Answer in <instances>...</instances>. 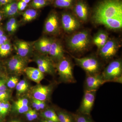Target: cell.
<instances>
[{"label":"cell","instance_id":"obj_35","mask_svg":"<svg viewBox=\"0 0 122 122\" xmlns=\"http://www.w3.org/2000/svg\"><path fill=\"white\" fill-rule=\"evenodd\" d=\"M32 103L33 107L35 108L36 110L39 111L41 110V108L38 103L36 99L33 98L32 100Z\"/></svg>","mask_w":122,"mask_h":122},{"label":"cell","instance_id":"obj_45","mask_svg":"<svg viewBox=\"0 0 122 122\" xmlns=\"http://www.w3.org/2000/svg\"><path fill=\"white\" fill-rule=\"evenodd\" d=\"M30 0H21V1H22L25 2V3H26L27 4L30 2Z\"/></svg>","mask_w":122,"mask_h":122},{"label":"cell","instance_id":"obj_9","mask_svg":"<svg viewBox=\"0 0 122 122\" xmlns=\"http://www.w3.org/2000/svg\"><path fill=\"white\" fill-rule=\"evenodd\" d=\"M96 90H85L79 111L84 115H89L95 100Z\"/></svg>","mask_w":122,"mask_h":122},{"label":"cell","instance_id":"obj_27","mask_svg":"<svg viewBox=\"0 0 122 122\" xmlns=\"http://www.w3.org/2000/svg\"><path fill=\"white\" fill-rule=\"evenodd\" d=\"M12 46L9 41L0 46V56L5 57L9 55L12 52Z\"/></svg>","mask_w":122,"mask_h":122},{"label":"cell","instance_id":"obj_10","mask_svg":"<svg viewBox=\"0 0 122 122\" xmlns=\"http://www.w3.org/2000/svg\"><path fill=\"white\" fill-rule=\"evenodd\" d=\"M74 15L79 21L86 22L88 20L89 8L86 2L83 0L76 1L72 8Z\"/></svg>","mask_w":122,"mask_h":122},{"label":"cell","instance_id":"obj_41","mask_svg":"<svg viewBox=\"0 0 122 122\" xmlns=\"http://www.w3.org/2000/svg\"><path fill=\"white\" fill-rule=\"evenodd\" d=\"M13 0H0V5H5L10 2L12 1Z\"/></svg>","mask_w":122,"mask_h":122},{"label":"cell","instance_id":"obj_46","mask_svg":"<svg viewBox=\"0 0 122 122\" xmlns=\"http://www.w3.org/2000/svg\"><path fill=\"white\" fill-rule=\"evenodd\" d=\"M9 122H20V121H18V120H11V121H10Z\"/></svg>","mask_w":122,"mask_h":122},{"label":"cell","instance_id":"obj_30","mask_svg":"<svg viewBox=\"0 0 122 122\" xmlns=\"http://www.w3.org/2000/svg\"><path fill=\"white\" fill-rule=\"evenodd\" d=\"M13 110L19 113H26L29 109V105L13 104Z\"/></svg>","mask_w":122,"mask_h":122},{"label":"cell","instance_id":"obj_33","mask_svg":"<svg viewBox=\"0 0 122 122\" xmlns=\"http://www.w3.org/2000/svg\"><path fill=\"white\" fill-rule=\"evenodd\" d=\"M9 94L7 91H0V101H3L8 100L9 97Z\"/></svg>","mask_w":122,"mask_h":122},{"label":"cell","instance_id":"obj_12","mask_svg":"<svg viewBox=\"0 0 122 122\" xmlns=\"http://www.w3.org/2000/svg\"><path fill=\"white\" fill-rule=\"evenodd\" d=\"M59 19L57 13L52 12L48 16L44 25V30L48 34H55L59 32Z\"/></svg>","mask_w":122,"mask_h":122},{"label":"cell","instance_id":"obj_50","mask_svg":"<svg viewBox=\"0 0 122 122\" xmlns=\"http://www.w3.org/2000/svg\"></svg>","mask_w":122,"mask_h":122},{"label":"cell","instance_id":"obj_26","mask_svg":"<svg viewBox=\"0 0 122 122\" xmlns=\"http://www.w3.org/2000/svg\"><path fill=\"white\" fill-rule=\"evenodd\" d=\"M57 114L59 122H74L73 116L66 112L59 111Z\"/></svg>","mask_w":122,"mask_h":122},{"label":"cell","instance_id":"obj_44","mask_svg":"<svg viewBox=\"0 0 122 122\" xmlns=\"http://www.w3.org/2000/svg\"><path fill=\"white\" fill-rule=\"evenodd\" d=\"M41 122H54L53 121H51L50 120H48V119H45L44 120H42Z\"/></svg>","mask_w":122,"mask_h":122},{"label":"cell","instance_id":"obj_8","mask_svg":"<svg viewBox=\"0 0 122 122\" xmlns=\"http://www.w3.org/2000/svg\"><path fill=\"white\" fill-rule=\"evenodd\" d=\"M61 23L63 30L68 33L76 31L81 26L80 21L74 15L70 13H63L62 14Z\"/></svg>","mask_w":122,"mask_h":122},{"label":"cell","instance_id":"obj_37","mask_svg":"<svg viewBox=\"0 0 122 122\" xmlns=\"http://www.w3.org/2000/svg\"><path fill=\"white\" fill-rule=\"evenodd\" d=\"M9 41L8 38L6 35H4L0 36V46Z\"/></svg>","mask_w":122,"mask_h":122},{"label":"cell","instance_id":"obj_5","mask_svg":"<svg viewBox=\"0 0 122 122\" xmlns=\"http://www.w3.org/2000/svg\"><path fill=\"white\" fill-rule=\"evenodd\" d=\"M122 60L117 59L109 63L101 74L106 82L114 81L116 79L122 76Z\"/></svg>","mask_w":122,"mask_h":122},{"label":"cell","instance_id":"obj_24","mask_svg":"<svg viewBox=\"0 0 122 122\" xmlns=\"http://www.w3.org/2000/svg\"><path fill=\"white\" fill-rule=\"evenodd\" d=\"M41 115L45 119L54 122H59L57 115L53 109H49L46 110L41 113Z\"/></svg>","mask_w":122,"mask_h":122},{"label":"cell","instance_id":"obj_32","mask_svg":"<svg viewBox=\"0 0 122 122\" xmlns=\"http://www.w3.org/2000/svg\"><path fill=\"white\" fill-rule=\"evenodd\" d=\"M74 122H94L84 115H75L73 116Z\"/></svg>","mask_w":122,"mask_h":122},{"label":"cell","instance_id":"obj_47","mask_svg":"<svg viewBox=\"0 0 122 122\" xmlns=\"http://www.w3.org/2000/svg\"><path fill=\"white\" fill-rule=\"evenodd\" d=\"M2 16H1V15L0 14V21H1L2 20Z\"/></svg>","mask_w":122,"mask_h":122},{"label":"cell","instance_id":"obj_48","mask_svg":"<svg viewBox=\"0 0 122 122\" xmlns=\"http://www.w3.org/2000/svg\"><path fill=\"white\" fill-rule=\"evenodd\" d=\"M2 102V101H0V105L1 103V102Z\"/></svg>","mask_w":122,"mask_h":122},{"label":"cell","instance_id":"obj_21","mask_svg":"<svg viewBox=\"0 0 122 122\" xmlns=\"http://www.w3.org/2000/svg\"><path fill=\"white\" fill-rule=\"evenodd\" d=\"M5 15L8 17H12L18 12L17 3L15 1H12L5 5L4 9Z\"/></svg>","mask_w":122,"mask_h":122},{"label":"cell","instance_id":"obj_3","mask_svg":"<svg viewBox=\"0 0 122 122\" xmlns=\"http://www.w3.org/2000/svg\"><path fill=\"white\" fill-rule=\"evenodd\" d=\"M56 67L62 81L66 83L76 82L73 73V65L69 59L64 57L58 62Z\"/></svg>","mask_w":122,"mask_h":122},{"label":"cell","instance_id":"obj_49","mask_svg":"<svg viewBox=\"0 0 122 122\" xmlns=\"http://www.w3.org/2000/svg\"><path fill=\"white\" fill-rule=\"evenodd\" d=\"M49 0L51 1H53V0Z\"/></svg>","mask_w":122,"mask_h":122},{"label":"cell","instance_id":"obj_19","mask_svg":"<svg viewBox=\"0 0 122 122\" xmlns=\"http://www.w3.org/2000/svg\"><path fill=\"white\" fill-rule=\"evenodd\" d=\"M30 46L28 42L21 40L16 41L14 45L18 55L23 57H25L30 52Z\"/></svg>","mask_w":122,"mask_h":122},{"label":"cell","instance_id":"obj_17","mask_svg":"<svg viewBox=\"0 0 122 122\" xmlns=\"http://www.w3.org/2000/svg\"><path fill=\"white\" fill-rule=\"evenodd\" d=\"M53 41V39L47 37L41 38L35 43V49L41 53L49 54Z\"/></svg>","mask_w":122,"mask_h":122},{"label":"cell","instance_id":"obj_4","mask_svg":"<svg viewBox=\"0 0 122 122\" xmlns=\"http://www.w3.org/2000/svg\"><path fill=\"white\" fill-rule=\"evenodd\" d=\"M76 64L86 72L87 74H98L100 71L101 65L98 59L94 56L75 57L73 56Z\"/></svg>","mask_w":122,"mask_h":122},{"label":"cell","instance_id":"obj_14","mask_svg":"<svg viewBox=\"0 0 122 122\" xmlns=\"http://www.w3.org/2000/svg\"><path fill=\"white\" fill-rule=\"evenodd\" d=\"M105 83L101 74H87L86 81V90H96Z\"/></svg>","mask_w":122,"mask_h":122},{"label":"cell","instance_id":"obj_1","mask_svg":"<svg viewBox=\"0 0 122 122\" xmlns=\"http://www.w3.org/2000/svg\"><path fill=\"white\" fill-rule=\"evenodd\" d=\"M122 17V0H103L96 6L93 18H110Z\"/></svg>","mask_w":122,"mask_h":122},{"label":"cell","instance_id":"obj_13","mask_svg":"<svg viewBox=\"0 0 122 122\" xmlns=\"http://www.w3.org/2000/svg\"><path fill=\"white\" fill-rule=\"evenodd\" d=\"M93 19L97 24L103 25L111 29L115 30L122 28V17L110 18H93Z\"/></svg>","mask_w":122,"mask_h":122},{"label":"cell","instance_id":"obj_11","mask_svg":"<svg viewBox=\"0 0 122 122\" xmlns=\"http://www.w3.org/2000/svg\"><path fill=\"white\" fill-rule=\"evenodd\" d=\"M52 91V86L50 85L46 86L39 83L32 89V96L35 99L45 102L49 98Z\"/></svg>","mask_w":122,"mask_h":122},{"label":"cell","instance_id":"obj_28","mask_svg":"<svg viewBox=\"0 0 122 122\" xmlns=\"http://www.w3.org/2000/svg\"><path fill=\"white\" fill-rule=\"evenodd\" d=\"M15 87L17 94L20 95L28 90L29 89V85L26 81L22 80L18 82Z\"/></svg>","mask_w":122,"mask_h":122},{"label":"cell","instance_id":"obj_2","mask_svg":"<svg viewBox=\"0 0 122 122\" xmlns=\"http://www.w3.org/2000/svg\"><path fill=\"white\" fill-rule=\"evenodd\" d=\"M91 36L88 30L79 31L71 35L66 41L68 49L72 52L81 53L88 49L91 43Z\"/></svg>","mask_w":122,"mask_h":122},{"label":"cell","instance_id":"obj_43","mask_svg":"<svg viewBox=\"0 0 122 122\" xmlns=\"http://www.w3.org/2000/svg\"><path fill=\"white\" fill-rule=\"evenodd\" d=\"M5 35L4 32L2 29L0 28V36Z\"/></svg>","mask_w":122,"mask_h":122},{"label":"cell","instance_id":"obj_34","mask_svg":"<svg viewBox=\"0 0 122 122\" xmlns=\"http://www.w3.org/2000/svg\"><path fill=\"white\" fill-rule=\"evenodd\" d=\"M27 6V4L23 2L22 1H19L17 3V7L18 11H22L25 10Z\"/></svg>","mask_w":122,"mask_h":122},{"label":"cell","instance_id":"obj_23","mask_svg":"<svg viewBox=\"0 0 122 122\" xmlns=\"http://www.w3.org/2000/svg\"><path fill=\"white\" fill-rule=\"evenodd\" d=\"M22 16L24 22H30L36 19L37 12L34 9H29L23 13Z\"/></svg>","mask_w":122,"mask_h":122},{"label":"cell","instance_id":"obj_31","mask_svg":"<svg viewBox=\"0 0 122 122\" xmlns=\"http://www.w3.org/2000/svg\"><path fill=\"white\" fill-rule=\"evenodd\" d=\"M19 82V79L16 76L11 77L6 82L7 87L10 89H13L16 87Z\"/></svg>","mask_w":122,"mask_h":122},{"label":"cell","instance_id":"obj_36","mask_svg":"<svg viewBox=\"0 0 122 122\" xmlns=\"http://www.w3.org/2000/svg\"><path fill=\"white\" fill-rule=\"evenodd\" d=\"M11 107V105L8 100H5L4 106V112L5 115L8 112Z\"/></svg>","mask_w":122,"mask_h":122},{"label":"cell","instance_id":"obj_51","mask_svg":"<svg viewBox=\"0 0 122 122\" xmlns=\"http://www.w3.org/2000/svg\"></svg>","mask_w":122,"mask_h":122},{"label":"cell","instance_id":"obj_25","mask_svg":"<svg viewBox=\"0 0 122 122\" xmlns=\"http://www.w3.org/2000/svg\"><path fill=\"white\" fill-rule=\"evenodd\" d=\"M18 27V24L15 18L11 17L6 24V30L7 32L12 34L16 31Z\"/></svg>","mask_w":122,"mask_h":122},{"label":"cell","instance_id":"obj_6","mask_svg":"<svg viewBox=\"0 0 122 122\" xmlns=\"http://www.w3.org/2000/svg\"><path fill=\"white\" fill-rule=\"evenodd\" d=\"M120 46L117 39L109 38L105 45L99 49V55L103 60L108 61L115 56Z\"/></svg>","mask_w":122,"mask_h":122},{"label":"cell","instance_id":"obj_40","mask_svg":"<svg viewBox=\"0 0 122 122\" xmlns=\"http://www.w3.org/2000/svg\"><path fill=\"white\" fill-rule=\"evenodd\" d=\"M37 101L38 105H39V107L41 108V109L42 110V109H45L46 107L45 102L38 100H37Z\"/></svg>","mask_w":122,"mask_h":122},{"label":"cell","instance_id":"obj_16","mask_svg":"<svg viewBox=\"0 0 122 122\" xmlns=\"http://www.w3.org/2000/svg\"><path fill=\"white\" fill-rule=\"evenodd\" d=\"M49 54L51 59L57 62L63 58L65 57L64 51L61 42L53 40Z\"/></svg>","mask_w":122,"mask_h":122},{"label":"cell","instance_id":"obj_7","mask_svg":"<svg viewBox=\"0 0 122 122\" xmlns=\"http://www.w3.org/2000/svg\"><path fill=\"white\" fill-rule=\"evenodd\" d=\"M28 61L25 57L15 55L10 58L7 61V69L12 73L20 75L24 73L27 67Z\"/></svg>","mask_w":122,"mask_h":122},{"label":"cell","instance_id":"obj_29","mask_svg":"<svg viewBox=\"0 0 122 122\" xmlns=\"http://www.w3.org/2000/svg\"><path fill=\"white\" fill-rule=\"evenodd\" d=\"M48 4L47 0H33L31 7L34 9H39L45 7Z\"/></svg>","mask_w":122,"mask_h":122},{"label":"cell","instance_id":"obj_38","mask_svg":"<svg viewBox=\"0 0 122 122\" xmlns=\"http://www.w3.org/2000/svg\"><path fill=\"white\" fill-rule=\"evenodd\" d=\"M32 109H29L26 112V116L28 120L30 121H32L34 120L32 114Z\"/></svg>","mask_w":122,"mask_h":122},{"label":"cell","instance_id":"obj_20","mask_svg":"<svg viewBox=\"0 0 122 122\" xmlns=\"http://www.w3.org/2000/svg\"><path fill=\"white\" fill-rule=\"evenodd\" d=\"M109 38L108 33L104 30H101L94 36L92 41L99 49L105 45Z\"/></svg>","mask_w":122,"mask_h":122},{"label":"cell","instance_id":"obj_15","mask_svg":"<svg viewBox=\"0 0 122 122\" xmlns=\"http://www.w3.org/2000/svg\"><path fill=\"white\" fill-rule=\"evenodd\" d=\"M38 69L43 73L53 74L54 67L51 59L45 56L38 57L35 59Z\"/></svg>","mask_w":122,"mask_h":122},{"label":"cell","instance_id":"obj_18","mask_svg":"<svg viewBox=\"0 0 122 122\" xmlns=\"http://www.w3.org/2000/svg\"><path fill=\"white\" fill-rule=\"evenodd\" d=\"M26 76L31 81L39 84L44 79V75L38 68L26 67L24 71Z\"/></svg>","mask_w":122,"mask_h":122},{"label":"cell","instance_id":"obj_22","mask_svg":"<svg viewBox=\"0 0 122 122\" xmlns=\"http://www.w3.org/2000/svg\"><path fill=\"white\" fill-rule=\"evenodd\" d=\"M76 0H55L54 5L57 8L72 9Z\"/></svg>","mask_w":122,"mask_h":122},{"label":"cell","instance_id":"obj_39","mask_svg":"<svg viewBox=\"0 0 122 122\" xmlns=\"http://www.w3.org/2000/svg\"><path fill=\"white\" fill-rule=\"evenodd\" d=\"M5 101H2L1 102V103L0 105V115L2 116H4L5 115L4 112V106L5 102Z\"/></svg>","mask_w":122,"mask_h":122},{"label":"cell","instance_id":"obj_42","mask_svg":"<svg viewBox=\"0 0 122 122\" xmlns=\"http://www.w3.org/2000/svg\"><path fill=\"white\" fill-rule=\"evenodd\" d=\"M32 114L33 120L36 119L37 118V113L36 111L35 110H33L32 109Z\"/></svg>","mask_w":122,"mask_h":122}]
</instances>
